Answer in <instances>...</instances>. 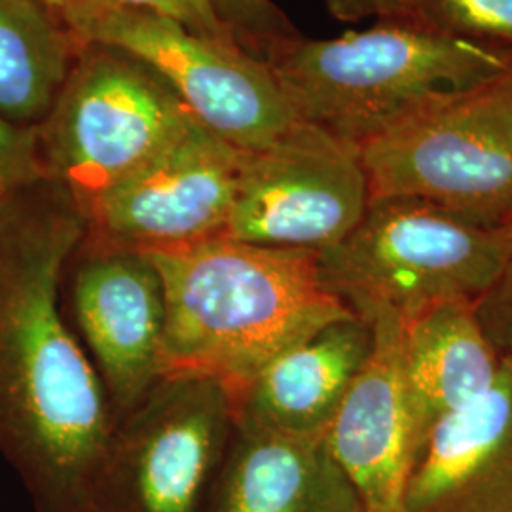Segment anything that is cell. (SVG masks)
<instances>
[{
  "label": "cell",
  "mask_w": 512,
  "mask_h": 512,
  "mask_svg": "<svg viewBox=\"0 0 512 512\" xmlns=\"http://www.w3.org/2000/svg\"><path fill=\"white\" fill-rule=\"evenodd\" d=\"M370 202L359 145L296 120L274 141L239 150L224 238L323 253L348 236Z\"/></svg>",
  "instance_id": "ba28073f"
},
{
  "label": "cell",
  "mask_w": 512,
  "mask_h": 512,
  "mask_svg": "<svg viewBox=\"0 0 512 512\" xmlns=\"http://www.w3.org/2000/svg\"><path fill=\"white\" fill-rule=\"evenodd\" d=\"M196 120L145 61L103 42H84L61 92L37 126L46 177L82 213Z\"/></svg>",
  "instance_id": "8992f818"
},
{
  "label": "cell",
  "mask_w": 512,
  "mask_h": 512,
  "mask_svg": "<svg viewBox=\"0 0 512 512\" xmlns=\"http://www.w3.org/2000/svg\"><path fill=\"white\" fill-rule=\"evenodd\" d=\"M475 311L497 355L512 365V251L492 285L476 298Z\"/></svg>",
  "instance_id": "7402d4cb"
},
{
  "label": "cell",
  "mask_w": 512,
  "mask_h": 512,
  "mask_svg": "<svg viewBox=\"0 0 512 512\" xmlns=\"http://www.w3.org/2000/svg\"><path fill=\"white\" fill-rule=\"evenodd\" d=\"M46 10H50L57 18L63 19L67 27L73 31L74 25H78L92 10L93 0H35Z\"/></svg>",
  "instance_id": "cb8c5ba5"
},
{
  "label": "cell",
  "mask_w": 512,
  "mask_h": 512,
  "mask_svg": "<svg viewBox=\"0 0 512 512\" xmlns=\"http://www.w3.org/2000/svg\"><path fill=\"white\" fill-rule=\"evenodd\" d=\"M203 512H366L325 437L236 423Z\"/></svg>",
  "instance_id": "9a60e30c"
},
{
  "label": "cell",
  "mask_w": 512,
  "mask_h": 512,
  "mask_svg": "<svg viewBox=\"0 0 512 512\" xmlns=\"http://www.w3.org/2000/svg\"><path fill=\"white\" fill-rule=\"evenodd\" d=\"M147 255L164 281L162 376L236 387L315 330L355 315L323 285L319 253L220 236Z\"/></svg>",
  "instance_id": "7a4b0ae2"
},
{
  "label": "cell",
  "mask_w": 512,
  "mask_h": 512,
  "mask_svg": "<svg viewBox=\"0 0 512 512\" xmlns=\"http://www.w3.org/2000/svg\"><path fill=\"white\" fill-rule=\"evenodd\" d=\"M370 200L416 198L512 222V73L429 97L359 145Z\"/></svg>",
  "instance_id": "5b68a950"
},
{
  "label": "cell",
  "mask_w": 512,
  "mask_h": 512,
  "mask_svg": "<svg viewBox=\"0 0 512 512\" xmlns=\"http://www.w3.org/2000/svg\"><path fill=\"white\" fill-rule=\"evenodd\" d=\"M512 251V222L486 226L416 198L370 200L363 219L323 253V285L359 319L401 321L484 293Z\"/></svg>",
  "instance_id": "277c9868"
},
{
  "label": "cell",
  "mask_w": 512,
  "mask_h": 512,
  "mask_svg": "<svg viewBox=\"0 0 512 512\" xmlns=\"http://www.w3.org/2000/svg\"><path fill=\"white\" fill-rule=\"evenodd\" d=\"M82 46L63 19L35 0H0V116L37 128Z\"/></svg>",
  "instance_id": "e0dca14e"
},
{
  "label": "cell",
  "mask_w": 512,
  "mask_h": 512,
  "mask_svg": "<svg viewBox=\"0 0 512 512\" xmlns=\"http://www.w3.org/2000/svg\"><path fill=\"white\" fill-rule=\"evenodd\" d=\"M374 344L325 442L366 512H404V492L421 454L403 370V321L378 313L366 321Z\"/></svg>",
  "instance_id": "7c38bea8"
},
{
  "label": "cell",
  "mask_w": 512,
  "mask_h": 512,
  "mask_svg": "<svg viewBox=\"0 0 512 512\" xmlns=\"http://www.w3.org/2000/svg\"><path fill=\"white\" fill-rule=\"evenodd\" d=\"M61 308L116 421L162 378L164 281L145 251L84 238L61 277Z\"/></svg>",
  "instance_id": "30bf717a"
},
{
  "label": "cell",
  "mask_w": 512,
  "mask_h": 512,
  "mask_svg": "<svg viewBox=\"0 0 512 512\" xmlns=\"http://www.w3.org/2000/svg\"><path fill=\"white\" fill-rule=\"evenodd\" d=\"M73 33L80 42L110 44L145 61L196 122L238 150L262 147L300 120L268 63L234 42L122 8L95 10Z\"/></svg>",
  "instance_id": "9c48e42d"
},
{
  "label": "cell",
  "mask_w": 512,
  "mask_h": 512,
  "mask_svg": "<svg viewBox=\"0 0 512 512\" xmlns=\"http://www.w3.org/2000/svg\"><path fill=\"white\" fill-rule=\"evenodd\" d=\"M84 234L86 215L55 181L0 198V456L35 512H95L116 427L61 308L63 270Z\"/></svg>",
  "instance_id": "6da1fadb"
},
{
  "label": "cell",
  "mask_w": 512,
  "mask_h": 512,
  "mask_svg": "<svg viewBox=\"0 0 512 512\" xmlns=\"http://www.w3.org/2000/svg\"><path fill=\"white\" fill-rule=\"evenodd\" d=\"M99 8H122V10H133V12H145L152 16L171 19L186 27L188 31L203 37L220 38V40L238 44L236 38L232 37V33L220 23L219 18L215 16V12L205 0H93L90 14Z\"/></svg>",
  "instance_id": "44dd1931"
},
{
  "label": "cell",
  "mask_w": 512,
  "mask_h": 512,
  "mask_svg": "<svg viewBox=\"0 0 512 512\" xmlns=\"http://www.w3.org/2000/svg\"><path fill=\"white\" fill-rule=\"evenodd\" d=\"M404 512H512V365L427 435Z\"/></svg>",
  "instance_id": "4fadbf2b"
},
{
  "label": "cell",
  "mask_w": 512,
  "mask_h": 512,
  "mask_svg": "<svg viewBox=\"0 0 512 512\" xmlns=\"http://www.w3.org/2000/svg\"><path fill=\"white\" fill-rule=\"evenodd\" d=\"M416 19L444 35L512 52V0H418Z\"/></svg>",
  "instance_id": "ac0fdd59"
},
{
  "label": "cell",
  "mask_w": 512,
  "mask_h": 512,
  "mask_svg": "<svg viewBox=\"0 0 512 512\" xmlns=\"http://www.w3.org/2000/svg\"><path fill=\"white\" fill-rule=\"evenodd\" d=\"M300 120L361 145L429 97L512 73V52L378 19L334 38L296 37L264 59Z\"/></svg>",
  "instance_id": "3957f363"
},
{
  "label": "cell",
  "mask_w": 512,
  "mask_h": 512,
  "mask_svg": "<svg viewBox=\"0 0 512 512\" xmlns=\"http://www.w3.org/2000/svg\"><path fill=\"white\" fill-rule=\"evenodd\" d=\"M239 150L192 120L86 211V238L135 251L220 238Z\"/></svg>",
  "instance_id": "8fae6325"
},
{
  "label": "cell",
  "mask_w": 512,
  "mask_h": 512,
  "mask_svg": "<svg viewBox=\"0 0 512 512\" xmlns=\"http://www.w3.org/2000/svg\"><path fill=\"white\" fill-rule=\"evenodd\" d=\"M236 427L232 389L162 376L116 421L95 512H203Z\"/></svg>",
  "instance_id": "52a82bcc"
},
{
  "label": "cell",
  "mask_w": 512,
  "mask_h": 512,
  "mask_svg": "<svg viewBox=\"0 0 512 512\" xmlns=\"http://www.w3.org/2000/svg\"><path fill=\"white\" fill-rule=\"evenodd\" d=\"M372 344V327L357 315L315 330L247 382L230 387L236 423L283 435L325 437Z\"/></svg>",
  "instance_id": "5bb4252c"
},
{
  "label": "cell",
  "mask_w": 512,
  "mask_h": 512,
  "mask_svg": "<svg viewBox=\"0 0 512 512\" xmlns=\"http://www.w3.org/2000/svg\"><path fill=\"white\" fill-rule=\"evenodd\" d=\"M46 177L37 128H19L0 116V198Z\"/></svg>",
  "instance_id": "ffe728a7"
},
{
  "label": "cell",
  "mask_w": 512,
  "mask_h": 512,
  "mask_svg": "<svg viewBox=\"0 0 512 512\" xmlns=\"http://www.w3.org/2000/svg\"><path fill=\"white\" fill-rule=\"evenodd\" d=\"M239 46L258 59L300 37L289 16L274 0H205Z\"/></svg>",
  "instance_id": "d6986e66"
},
{
  "label": "cell",
  "mask_w": 512,
  "mask_h": 512,
  "mask_svg": "<svg viewBox=\"0 0 512 512\" xmlns=\"http://www.w3.org/2000/svg\"><path fill=\"white\" fill-rule=\"evenodd\" d=\"M501 366L473 300L442 302L406 319L404 380L421 444L440 420L490 391Z\"/></svg>",
  "instance_id": "2e32d148"
},
{
  "label": "cell",
  "mask_w": 512,
  "mask_h": 512,
  "mask_svg": "<svg viewBox=\"0 0 512 512\" xmlns=\"http://www.w3.org/2000/svg\"><path fill=\"white\" fill-rule=\"evenodd\" d=\"M330 16L342 23L365 19H416L418 0H325Z\"/></svg>",
  "instance_id": "603a6c76"
}]
</instances>
